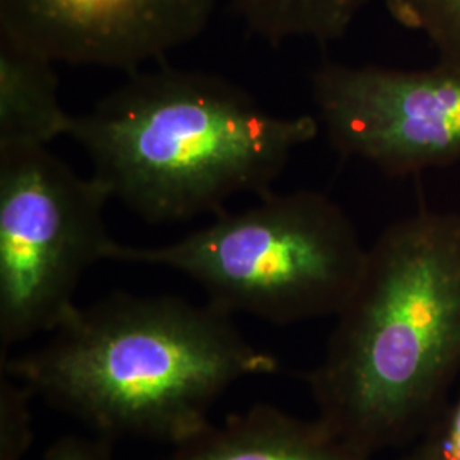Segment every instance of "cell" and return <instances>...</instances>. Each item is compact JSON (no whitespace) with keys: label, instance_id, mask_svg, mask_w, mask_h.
<instances>
[{"label":"cell","instance_id":"obj_15","mask_svg":"<svg viewBox=\"0 0 460 460\" xmlns=\"http://www.w3.org/2000/svg\"><path fill=\"white\" fill-rule=\"evenodd\" d=\"M402 460H429L427 447H425V444L420 445L418 448H414L411 454H408Z\"/></svg>","mask_w":460,"mask_h":460},{"label":"cell","instance_id":"obj_5","mask_svg":"<svg viewBox=\"0 0 460 460\" xmlns=\"http://www.w3.org/2000/svg\"><path fill=\"white\" fill-rule=\"evenodd\" d=\"M113 199L49 147L0 148V343L53 332L77 309L84 273L106 261Z\"/></svg>","mask_w":460,"mask_h":460},{"label":"cell","instance_id":"obj_10","mask_svg":"<svg viewBox=\"0 0 460 460\" xmlns=\"http://www.w3.org/2000/svg\"><path fill=\"white\" fill-rule=\"evenodd\" d=\"M370 0H232L247 30L273 47L343 38Z\"/></svg>","mask_w":460,"mask_h":460},{"label":"cell","instance_id":"obj_7","mask_svg":"<svg viewBox=\"0 0 460 460\" xmlns=\"http://www.w3.org/2000/svg\"><path fill=\"white\" fill-rule=\"evenodd\" d=\"M218 0H0V36L55 64L125 72L207 30Z\"/></svg>","mask_w":460,"mask_h":460},{"label":"cell","instance_id":"obj_6","mask_svg":"<svg viewBox=\"0 0 460 460\" xmlns=\"http://www.w3.org/2000/svg\"><path fill=\"white\" fill-rule=\"evenodd\" d=\"M331 147L387 176L460 163V70L326 64L311 81Z\"/></svg>","mask_w":460,"mask_h":460},{"label":"cell","instance_id":"obj_3","mask_svg":"<svg viewBox=\"0 0 460 460\" xmlns=\"http://www.w3.org/2000/svg\"><path fill=\"white\" fill-rule=\"evenodd\" d=\"M313 115L271 113L214 74L163 66L135 70L68 137L93 176L147 222L220 214L239 193H271L296 148L317 138Z\"/></svg>","mask_w":460,"mask_h":460},{"label":"cell","instance_id":"obj_2","mask_svg":"<svg viewBox=\"0 0 460 460\" xmlns=\"http://www.w3.org/2000/svg\"><path fill=\"white\" fill-rule=\"evenodd\" d=\"M460 368V214L420 212L367 247L309 385L319 420L367 454L404 442Z\"/></svg>","mask_w":460,"mask_h":460},{"label":"cell","instance_id":"obj_12","mask_svg":"<svg viewBox=\"0 0 460 460\" xmlns=\"http://www.w3.org/2000/svg\"><path fill=\"white\" fill-rule=\"evenodd\" d=\"M34 393L17 378H0V460H21L33 442L31 397Z\"/></svg>","mask_w":460,"mask_h":460},{"label":"cell","instance_id":"obj_13","mask_svg":"<svg viewBox=\"0 0 460 460\" xmlns=\"http://www.w3.org/2000/svg\"><path fill=\"white\" fill-rule=\"evenodd\" d=\"M43 460H113L108 440L64 437L49 447Z\"/></svg>","mask_w":460,"mask_h":460},{"label":"cell","instance_id":"obj_9","mask_svg":"<svg viewBox=\"0 0 460 460\" xmlns=\"http://www.w3.org/2000/svg\"><path fill=\"white\" fill-rule=\"evenodd\" d=\"M72 119L58 96L55 62L0 36V148L49 147L68 137Z\"/></svg>","mask_w":460,"mask_h":460},{"label":"cell","instance_id":"obj_1","mask_svg":"<svg viewBox=\"0 0 460 460\" xmlns=\"http://www.w3.org/2000/svg\"><path fill=\"white\" fill-rule=\"evenodd\" d=\"M49 334L41 348L2 358V372L104 440L181 444L210 423L234 382L279 372L232 314L178 296L113 294Z\"/></svg>","mask_w":460,"mask_h":460},{"label":"cell","instance_id":"obj_11","mask_svg":"<svg viewBox=\"0 0 460 460\" xmlns=\"http://www.w3.org/2000/svg\"><path fill=\"white\" fill-rule=\"evenodd\" d=\"M385 7L402 28L427 38L437 64L460 70V0H385Z\"/></svg>","mask_w":460,"mask_h":460},{"label":"cell","instance_id":"obj_14","mask_svg":"<svg viewBox=\"0 0 460 460\" xmlns=\"http://www.w3.org/2000/svg\"><path fill=\"white\" fill-rule=\"evenodd\" d=\"M425 447L429 460H460V395Z\"/></svg>","mask_w":460,"mask_h":460},{"label":"cell","instance_id":"obj_4","mask_svg":"<svg viewBox=\"0 0 460 460\" xmlns=\"http://www.w3.org/2000/svg\"><path fill=\"white\" fill-rule=\"evenodd\" d=\"M367 247L324 193H268L258 205L157 247H108L106 261L163 266L199 285L229 314L273 324L338 315L362 275Z\"/></svg>","mask_w":460,"mask_h":460},{"label":"cell","instance_id":"obj_8","mask_svg":"<svg viewBox=\"0 0 460 460\" xmlns=\"http://www.w3.org/2000/svg\"><path fill=\"white\" fill-rule=\"evenodd\" d=\"M321 421L300 420L268 404L212 421L174 445L169 460H370Z\"/></svg>","mask_w":460,"mask_h":460}]
</instances>
